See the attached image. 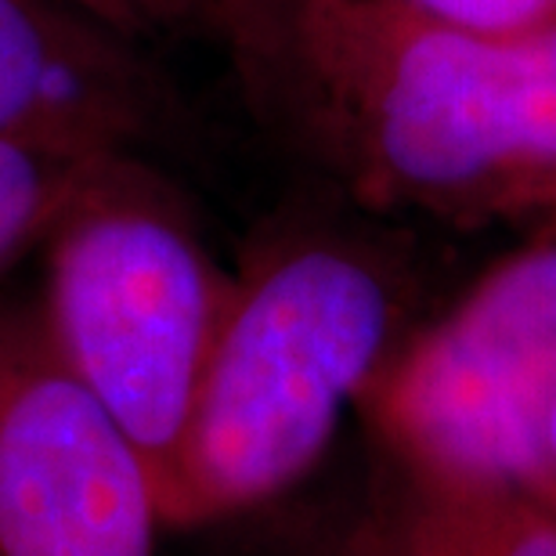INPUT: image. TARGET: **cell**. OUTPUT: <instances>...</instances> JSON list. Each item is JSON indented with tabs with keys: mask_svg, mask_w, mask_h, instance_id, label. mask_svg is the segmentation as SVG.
<instances>
[{
	"mask_svg": "<svg viewBox=\"0 0 556 556\" xmlns=\"http://www.w3.org/2000/svg\"><path fill=\"white\" fill-rule=\"evenodd\" d=\"M264 135L365 217L556 228V22L492 37L408 0H214Z\"/></svg>",
	"mask_w": 556,
	"mask_h": 556,
	"instance_id": "6da1fadb",
	"label": "cell"
},
{
	"mask_svg": "<svg viewBox=\"0 0 556 556\" xmlns=\"http://www.w3.org/2000/svg\"><path fill=\"white\" fill-rule=\"evenodd\" d=\"M408 304L405 264L383 239L340 225L271 239L236 278L155 488L163 528L217 525L304 481L413 337Z\"/></svg>",
	"mask_w": 556,
	"mask_h": 556,
	"instance_id": "7a4b0ae2",
	"label": "cell"
},
{
	"mask_svg": "<svg viewBox=\"0 0 556 556\" xmlns=\"http://www.w3.org/2000/svg\"><path fill=\"white\" fill-rule=\"evenodd\" d=\"M236 278L144 155L98 160L48 236L43 340L135 441L160 488Z\"/></svg>",
	"mask_w": 556,
	"mask_h": 556,
	"instance_id": "3957f363",
	"label": "cell"
},
{
	"mask_svg": "<svg viewBox=\"0 0 556 556\" xmlns=\"http://www.w3.org/2000/svg\"><path fill=\"white\" fill-rule=\"evenodd\" d=\"M556 397V228L488 268L416 326L358 416L376 448L452 473L546 484L542 427Z\"/></svg>",
	"mask_w": 556,
	"mask_h": 556,
	"instance_id": "277c9868",
	"label": "cell"
},
{
	"mask_svg": "<svg viewBox=\"0 0 556 556\" xmlns=\"http://www.w3.org/2000/svg\"><path fill=\"white\" fill-rule=\"evenodd\" d=\"M152 470L43 332L0 318V556H155Z\"/></svg>",
	"mask_w": 556,
	"mask_h": 556,
	"instance_id": "5b68a950",
	"label": "cell"
},
{
	"mask_svg": "<svg viewBox=\"0 0 556 556\" xmlns=\"http://www.w3.org/2000/svg\"><path fill=\"white\" fill-rule=\"evenodd\" d=\"M188 119L144 43L43 0H0V138L109 160L149 155Z\"/></svg>",
	"mask_w": 556,
	"mask_h": 556,
	"instance_id": "8992f818",
	"label": "cell"
},
{
	"mask_svg": "<svg viewBox=\"0 0 556 556\" xmlns=\"http://www.w3.org/2000/svg\"><path fill=\"white\" fill-rule=\"evenodd\" d=\"M351 556H556V498L380 452Z\"/></svg>",
	"mask_w": 556,
	"mask_h": 556,
	"instance_id": "52a82bcc",
	"label": "cell"
},
{
	"mask_svg": "<svg viewBox=\"0 0 556 556\" xmlns=\"http://www.w3.org/2000/svg\"><path fill=\"white\" fill-rule=\"evenodd\" d=\"M94 163L0 138V268L29 242L51 236Z\"/></svg>",
	"mask_w": 556,
	"mask_h": 556,
	"instance_id": "ba28073f",
	"label": "cell"
},
{
	"mask_svg": "<svg viewBox=\"0 0 556 556\" xmlns=\"http://www.w3.org/2000/svg\"><path fill=\"white\" fill-rule=\"evenodd\" d=\"M43 4L91 18L144 48L152 40L214 29V0H43Z\"/></svg>",
	"mask_w": 556,
	"mask_h": 556,
	"instance_id": "9c48e42d",
	"label": "cell"
},
{
	"mask_svg": "<svg viewBox=\"0 0 556 556\" xmlns=\"http://www.w3.org/2000/svg\"><path fill=\"white\" fill-rule=\"evenodd\" d=\"M408 4L452 26L492 37L539 33L556 22V0H408Z\"/></svg>",
	"mask_w": 556,
	"mask_h": 556,
	"instance_id": "30bf717a",
	"label": "cell"
},
{
	"mask_svg": "<svg viewBox=\"0 0 556 556\" xmlns=\"http://www.w3.org/2000/svg\"><path fill=\"white\" fill-rule=\"evenodd\" d=\"M542 455H546V484H549V495L556 498V397H553V405H549L546 427H542Z\"/></svg>",
	"mask_w": 556,
	"mask_h": 556,
	"instance_id": "8fae6325",
	"label": "cell"
}]
</instances>
